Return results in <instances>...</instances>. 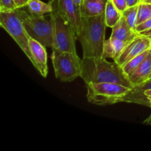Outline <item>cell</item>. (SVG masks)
Segmentation results:
<instances>
[{
    "instance_id": "cell-1",
    "label": "cell",
    "mask_w": 151,
    "mask_h": 151,
    "mask_svg": "<svg viewBox=\"0 0 151 151\" xmlns=\"http://www.w3.org/2000/svg\"><path fill=\"white\" fill-rule=\"evenodd\" d=\"M81 78L86 83H113L133 88L122 66L103 57L83 58Z\"/></svg>"
},
{
    "instance_id": "cell-2",
    "label": "cell",
    "mask_w": 151,
    "mask_h": 151,
    "mask_svg": "<svg viewBox=\"0 0 151 151\" xmlns=\"http://www.w3.org/2000/svg\"><path fill=\"white\" fill-rule=\"evenodd\" d=\"M106 27L104 14L97 16L83 15L82 29L77 35L82 47L83 58L102 57Z\"/></svg>"
},
{
    "instance_id": "cell-3",
    "label": "cell",
    "mask_w": 151,
    "mask_h": 151,
    "mask_svg": "<svg viewBox=\"0 0 151 151\" xmlns=\"http://www.w3.org/2000/svg\"><path fill=\"white\" fill-rule=\"evenodd\" d=\"M86 97L89 103L97 106H109L123 102L132 88L113 83H86Z\"/></svg>"
},
{
    "instance_id": "cell-4",
    "label": "cell",
    "mask_w": 151,
    "mask_h": 151,
    "mask_svg": "<svg viewBox=\"0 0 151 151\" xmlns=\"http://www.w3.org/2000/svg\"><path fill=\"white\" fill-rule=\"evenodd\" d=\"M16 13L30 38L38 41L44 47L52 48L53 37L51 22L44 16H35L22 8L16 9Z\"/></svg>"
},
{
    "instance_id": "cell-5",
    "label": "cell",
    "mask_w": 151,
    "mask_h": 151,
    "mask_svg": "<svg viewBox=\"0 0 151 151\" xmlns=\"http://www.w3.org/2000/svg\"><path fill=\"white\" fill-rule=\"evenodd\" d=\"M50 22L52 27L53 37L52 50L53 51L71 52L78 54L75 47L77 35L75 31L54 7L53 10L50 13Z\"/></svg>"
},
{
    "instance_id": "cell-6",
    "label": "cell",
    "mask_w": 151,
    "mask_h": 151,
    "mask_svg": "<svg viewBox=\"0 0 151 151\" xmlns=\"http://www.w3.org/2000/svg\"><path fill=\"white\" fill-rule=\"evenodd\" d=\"M51 60L57 79L72 82L81 76L83 59L71 52H52Z\"/></svg>"
},
{
    "instance_id": "cell-7",
    "label": "cell",
    "mask_w": 151,
    "mask_h": 151,
    "mask_svg": "<svg viewBox=\"0 0 151 151\" xmlns=\"http://www.w3.org/2000/svg\"><path fill=\"white\" fill-rule=\"evenodd\" d=\"M0 25L14 40L31 62L32 55L29 47V36L16 10L0 11Z\"/></svg>"
},
{
    "instance_id": "cell-8",
    "label": "cell",
    "mask_w": 151,
    "mask_h": 151,
    "mask_svg": "<svg viewBox=\"0 0 151 151\" xmlns=\"http://www.w3.org/2000/svg\"><path fill=\"white\" fill-rule=\"evenodd\" d=\"M59 14L69 24L76 35L81 33L82 29L83 14L81 7L73 0H50Z\"/></svg>"
},
{
    "instance_id": "cell-9",
    "label": "cell",
    "mask_w": 151,
    "mask_h": 151,
    "mask_svg": "<svg viewBox=\"0 0 151 151\" xmlns=\"http://www.w3.org/2000/svg\"><path fill=\"white\" fill-rule=\"evenodd\" d=\"M151 49V39L146 35H139L134 40L129 42L125 47L120 55L115 61L120 66L129 61L131 59L142 54L146 50Z\"/></svg>"
},
{
    "instance_id": "cell-10",
    "label": "cell",
    "mask_w": 151,
    "mask_h": 151,
    "mask_svg": "<svg viewBox=\"0 0 151 151\" xmlns=\"http://www.w3.org/2000/svg\"><path fill=\"white\" fill-rule=\"evenodd\" d=\"M29 47L32 55L31 63L33 64L34 67L38 71L43 78H47L49 73V69L46 47L29 37Z\"/></svg>"
},
{
    "instance_id": "cell-11",
    "label": "cell",
    "mask_w": 151,
    "mask_h": 151,
    "mask_svg": "<svg viewBox=\"0 0 151 151\" xmlns=\"http://www.w3.org/2000/svg\"><path fill=\"white\" fill-rule=\"evenodd\" d=\"M151 89V78L139 85L134 86L129 94L124 98L123 102L129 103L142 105V106H151L148 97L145 94V91Z\"/></svg>"
},
{
    "instance_id": "cell-12",
    "label": "cell",
    "mask_w": 151,
    "mask_h": 151,
    "mask_svg": "<svg viewBox=\"0 0 151 151\" xmlns=\"http://www.w3.org/2000/svg\"><path fill=\"white\" fill-rule=\"evenodd\" d=\"M138 35L139 32L133 29L122 16L119 22L112 28L111 38H117L126 42H131Z\"/></svg>"
},
{
    "instance_id": "cell-13",
    "label": "cell",
    "mask_w": 151,
    "mask_h": 151,
    "mask_svg": "<svg viewBox=\"0 0 151 151\" xmlns=\"http://www.w3.org/2000/svg\"><path fill=\"white\" fill-rule=\"evenodd\" d=\"M128 43L129 42L110 37L109 39L105 41L102 57L106 59L111 58L116 60Z\"/></svg>"
},
{
    "instance_id": "cell-14",
    "label": "cell",
    "mask_w": 151,
    "mask_h": 151,
    "mask_svg": "<svg viewBox=\"0 0 151 151\" xmlns=\"http://www.w3.org/2000/svg\"><path fill=\"white\" fill-rule=\"evenodd\" d=\"M151 72V51L145 60L128 76L133 86L139 85L149 78Z\"/></svg>"
},
{
    "instance_id": "cell-15",
    "label": "cell",
    "mask_w": 151,
    "mask_h": 151,
    "mask_svg": "<svg viewBox=\"0 0 151 151\" xmlns=\"http://www.w3.org/2000/svg\"><path fill=\"white\" fill-rule=\"evenodd\" d=\"M107 0H83L81 11L88 16H97L105 13Z\"/></svg>"
},
{
    "instance_id": "cell-16",
    "label": "cell",
    "mask_w": 151,
    "mask_h": 151,
    "mask_svg": "<svg viewBox=\"0 0 151 151\" xmlns=\"http://www.w3.org/2000/svg\"><path fill=\"white\" fill-rule=\"evenodd\" d=\"M26 7L30 14L40 16L50 13L53 10L52 4L50 1L46 3L41 0H30Z\"/></svg>"
},
{
    "instance_id": "cell-17",
    "label": "cell",
    "mask_w": 151,
    "mask_h": 151,
    "mask_svg": "<svg viewBox=\"0 0 151 151\" xmlns=\"http://www.w3.org/2000/svg\"><path fill=\"white\" fill-rule=\"evenodd\" d=\"M104 15L106 26L111 29L116 24L122 16V13L115 7L111 0H107L106 1Z\"/></svg>"
},
{
    "instance_id": "cell-18",
    "label": "cell",
    "mask_w": 151,
    "mask_h": 151,
    "mask_svg": "<svg viewBox=\"0 0 151 151\" xmlns=\"http://www.w3.org/2000/svg\"><path fill=\"white\" fill-rule=\"evenodd\" d=\"M151 49L150 50H146L145 52H142V54L136 56V57L133 58L132 59L129 60V61L127 62L126 63L123 65L122 66V69H123L124 72H125V75L128 76H129L145 60L146 58L147 57V55H149V53L150 52Z\"/></svg>"
},
{
    "instance_id": "cell-19",
    "label": "cell",
    "mask_w": 151,
    "mask_h": 151,
    "mask_svg": "<svg viewBox=\"0 0 151 151\" xmlns=\"http://www.w3.org/2000/svg\"><path fill=\"white\" fill-rule=\"evenodd\" d=\"M122 16L127 23L133 29L137 31V16H138V5L128 7L122 13Z\"/></svg>"
},
{
    "instance_id": "cell-20",
    "label": "cell",
    "mask_w": 151,
    "mask_h": 151,
    "mask_svg": "<svg viewBox=\"0 0 151 151\" xmlns=\"http://www.w3.org/2000/svg\"><path fill=\"white\" fill-rule=\"evenodd\" d=\"M151 18V3L142 2L138 5L137 25L146 22Z\"/></svg>"
},
{
    "instance_id": "cell-21",
    "label": "cell",
    "mask_w": 151,
    "mask_h": 151,
    "mask_svg": "<svg viewBox=\"0 0 151 151\" xmlns=\"http://www.w3.org/2000/svg\"><path fill=\"white\" fill-rule=\"evenodd\" d=\"M16 9L15 0H0V11H13Z\"/></svg>"
},
{
    "instance_id": "cell-22",
    "label": "cell",
    "mask_w": 151,
    "mask_h": 151,
    "mask_svg": "<svg viewBox=\"0 0 151 151\" xmlns=\"http://www.w3.org/2000/svg\"><path fill=\"white\" fill-rule=\"evenodd\" d=\"M151 29V18L147 20L146 22H143V23L138 24L137 26V31L140 33V32H145V31L149 30Z\"/></svg>"
},
{
    "instance_id": "cell-23",
    "label": "cell",
    "mask_w": 151,
    "mask_h": 151,
    "mask_svg": "<svg viewBox=\"0 0 151 151\" xmlns=\"http://www.w3.org/2000/svg\"><path fill=\"white\" fill-rule=\"evenodd\" d=\"M113 4H114L115 7L121 12L124 11L125 10H126L128 7V4H127L126 0H111Z\"/></svg>"
},
{
    "instance_id": "cell-24",
    "label": "cell",
    "mask_w": 151,
    "mask_h": 151,
    "mask_svg": "<svg viewBox=\"0 0 151 151\" xmlns=\"http://www.w3.org/2000/svg\"><path fill=\"white\" fill-rule=\"evenodd\" d=\"M29 1L30 0H15V3H16L17 9L23 8V7H27Z\"/></svg>"
},
{
    "instance_id": "cell-25",
    "label": "cell",
    "mask_w": 151,
    "mask_h": 151,
    "mask_svg": "<svg viewBox=\"0 0 151 151\" xmlns=\"http://www.w3.org/2000/svg\"><path fill=\"white\" fill-rule=\"evenodd\" d=\"M127 4L128 7H133V6L139 5L141 2H142L143 0H126Z\"/></svg>"
},
{
    "instance_id": "cell-26",
    "label": "cell",
    "mask_w": 151,
    "mask_h": 151,
    "mask_svg": "<svg viewBox=\"0 0 151 151\" xmlns=\"http://www.w3.org/2000/svg\"><path fill=\"white\" fill-rule=\"evenodd\" d=\"M139 34H141V35H146V36L149 37V38L151 39V29H149V30H147V31H145V32H140Z\"/></svg>"
},
{
    "instance_id": "cell-27",
    "label": "cell",
    "mask_w": 151,
    "mask_h": 151,
    "mask_svg": "<svg viewBox=\"0 0 151 151\" xmlns=\"http://www.w3.org/2000/svg\"><path fill=\"white\" fill-rule=\"evenodd\" d=\"M143 124H145V125H151V114L147 118V119H145V120L143 121Z\"/></svg>"
},
{
    "instance_id": "cell-28",
    "label": "cell",
    "mask_w": 151,
    "mask_h": 151,
    "mask_svg": "<svg viewBox=\"0 0 151 151\" xmlns=\"http://www.w3.org/2000/svg\"><path fill=\"white\" fill-rule=\"evenodd\" d=\"M73 1H74V2H75V4L78 6V7H81V6H82L83 1V0H73Z\"/></svg>"
},
{
    "instance_id": "cell-29",
    "label": "cell",
    "mask_w": 151,
    "mask_h": 151,
    "mask_svg": "<svg viewBox=\"0 0 151 151\" xmlns=\"http://www.w3.org/2000/svg\"><path fill=\"white\" fill-rule=\"evenodd\" d=\"M145 94L147 97H151V89L150 90H147V91H145Z\"/></svg>"
},
{
    "instance_id": "cell-30",
    "label": "cell",
    "mask_w": 151,
    "mask_h": 151,
    "mask_svg": "<svg viewBox=\"0 0 151 151\" xmlns=\"http://www.w3.org/2000/svg\"><path fill=\"white\" fill-rule=\"evenodd\" d=\"M143 1H145V2L151 3V0H143Z\"/></svg>"
},
{
    "instance_id": "cell-31",
    "label": "cell",
    "mask_w": 151,
    "mask_h": 151,
    "mask_svg": "<svg viewBox=\"0 0 151 151\" xmlns=\"http://www.w3.org/2000/svg\"><path fill=\"white\" fill-rule=\"evenodd\" d=\"M148 98H149V100H150V104H151V97H149ZM150 108H151V106H150Z\"/></svg>"
},
{
    "instance_id": "cell-32",
    "label": "cell",
    "mask_w": 151,
    "mask_h": 151,
    "mask_svg": "<svg viewBox=\"0 0 151 151\" xmlns=\"http://www.w3.org/2000/svg\"><path fill=\"white\" fill-rule=\"evenodd\" d=\"M151 78V72H150V76H149V78Z\"/></svg>"
}]
</instances>
